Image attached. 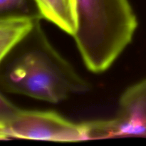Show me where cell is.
<instances>
[{"label":"cell","instance_id":"obj_1","mask_svg":"<svg viewBox=\"0 0 146 146\" xmlns=\"http://www.w3.org/2000/svg\"><path fill=\"white\" fill-rule=\"evenodd\" d=\"M40 20L13 49L14 56L0 74V86L49 104L89 91L90 83L51 44Z\"/></svg>","mask_w":146,"mask_h":146},{"label":"cell","instance_id":"obj_2","mask_svg":"<svg viewBox=\"0 0 146 146\" xmlns=\"http://www.w3.org/2000/svg\"><path fill=\"white\" fill-rule=\"evenodd\" d=\"M77 27L73 36L86 67L106 71L127 48L138 28L129 0H75Z\"/></svg>","mask_w":146,"mask_h":146},{"label":"cell","instance_id":"obj_4","mask_svg":"<svg viewBox=\"0 0 146 146\" xmlns=\"http://www.w3.org/2000/svg\"><path fill=\"white\" fill-rule=\"evenodd\" d=\"M91 123L92 140L115 137L146 138V78L123 93L113 118L91 121Z\"/></svg>","mask_w":146,"mask_h":146},{"label":"cell","instance_id":"obj_5","mask_svg":"<svg viewBox=\"0 0 146 146\" xmlns=\"http://www.w3.org/2000/svg\"><path fill=\"white\" fill-rule=\"evenodd\" d=\"M41 19L37 14L0 17V65Z\"/></svg>","mask_w":146,"mask_h":146},{"label":"cell","instance_id":"obj_8","mask_svg":"<svg viewBox=\"0 0 146 146\" xmlns=\"http://www.w3.org/2000/svg\"><path fill=\"white\" fill-rule=\"evenodd\" d=\"M19 110L20 108L14 105L0 93V130L4 124L7 123L17 113ZM0 141H4L1 135Z\"/></svg>","mask_w":146,"mask_h":146},{"label":"cell","instance_id":"obj_3","mask_svg":"<svg viewBox=\"0 0 146 146\" xmlns=\"http://www.w3.org/2000/svg\"><path fill=\"white\" fill-rule=\"evenodd\" d=\"M0 135L9 138L80 142L91 141L89 121L75 123L52 111L21 110L3 125Z\"/></svg>","mask_w":146,"mask_h":146},{"label":"cell","instance_id":"obj_6","mask_svg":"<svg viewBox=\"0 0 146 146\" xmlns=\"http://www.w3.org/2000/svg\"><path fill=\"white\" fill-rule=\"evenodd\" d=\"M41 19L73 36L77 27L75 0H33Z\"/></svg>","mask_w":146,"mask_h":146},{"label":"cell","instance_id":"obj_7","mask_svg":"<svg viewBox=\"0 0 146 146\" xmlns=\"http://www.w3.org/2000/svg\"><path fill=\"white\" fill-rule=\"evenodd\" d=\"M19 14H36L29 11V0H0V17Z\"/></svg>","mask_w":146,"mask_h":146}]
</instances>
